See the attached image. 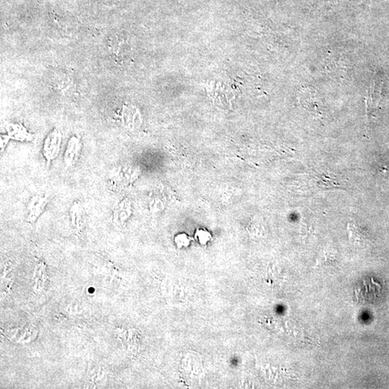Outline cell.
Wrapping results in <instances>:
<instances>
[{
	"label": "cell",
	"mask_w": 389,
	"mask_h": 389,
	"mask_svg": "<svg viewBox=\"0 0 389 389\" xmlns=\"http://www.w3.org/2000/svg\"><path fill=\"white\" fill-rule=\"evenodd\" d=\"M60 149V136L57 132L51 134L49 138L46 139L43 146V156L47 161V164H50L51 161L57 157Z\"/></svg>",
	"instance_id": "6da1fadb"
},
{
	"label": "cell",
	"mask_w": 389,
	"mask_h": 389,
	"mask_svg": "<svg viewBox=\"0 0 389 389\" xmlns=\"http://www.w3.org/2000/svg\"><path fill=\"white\" fill-rule=\"evenodd\" d=\"M37 330L32 327H25L7 331V337L17 342H29L36 339Z\"/></svg>",
	"instance_id": "7a4b0ae2"
},
{
	"label": "cell",
	"mask_w": 389,
	"mask_h": 389,
	"mask_svg": "<svg viewBox=\"0 0 389 389\" xmlns=\"http://www.w3.org/2000/svg\"><path fill=\"white\" fill-rule=\"evenodd\" d=\"M47 203V199L45 197H35L31 199L29 203V207H28L30 214L28 215V221L31 223L34 222L39 215L41 214Z\"/></svg>",
	"instance_id": "3957f363"
},
{
	"label": "cell",
	"mask_w": 389,
	"mask_h": 389,
	"mask_svg": "<svg viewBox=\"0 0 389 389\" xmlns=\"http://www.w3.org/2000/svg\"><path fill=\"white\" fill-rule=\"evenodd\" d=\"M79 150V144H78V142H77V144H75L73 142L69 143L67 150L66 151V153H65V162L68 165L73 164V162L76 161L75 159L78 156Z\"/></svg>",
	"instance_id": "277c9868"
},
{
	"label": "cell",
	"mask_w": 389,
	"mask_h": 389,
	"mask_svg": "<svg viewBox=\"0 0 389 389\" xmlns=\"http://www.w3.org/2000/svg\"><path fill=\"white\" fill-rule=\"evenodd\" d=\"M71 214H72V221L78 232H80V221L81 215L79 213V206H74L71 209Z\"/></svg>",
	"instance_id": "5b68a950"
},
{
	"label": "cell",
	"mask_w": 389,
	"mask_h": 389,
	"mask_svg": "<svg viewBox=\"0 0 389 389\" xmlns=\"http://www.w3.org/2000/svg\"><path fill=\"white\" fill-rule=\"evenodd\" d=\"M197 237L199 242L202 244H206L211 239L210 234L206 232H203V231H199Z\"/></svg>",
	"instance_id": "8992f818"
},
{
	"label": "cell",
	"mask_w": 389,
	"mask_h": 389,
	"mask_svg": "<svg viewBox=\"0 0 389 389\" xmlns=\"http://www.w3.org/2000/svg\"><path fill=\"white\" fill-rule=\"evenodd\" d=\"M181 236H182V238H183L184 239L183 242L185 240H188V239H187L186 236H185V235H181ZM179 238L176 237V244H177L178 247H180L181 246H187L186 244H185V242H179Z\"/></svg>",
	"instance_id": "52a82bcc"
},
{
	"label": "cell",
	"mask_w": 389,
	"mask_h": 389,
	"mask_svg": "<svg viewBox=\"0 0 389 389\" xmlns=\"http://www.w3.org/2000/svg\"><path fill=\"white\" fill-rule=\"evenodd\" d=\"M105 1H107V2H114V1H116V0H104Z\"/></svg>",
	"instance_id": "ba28073f"
}]
</instances>
